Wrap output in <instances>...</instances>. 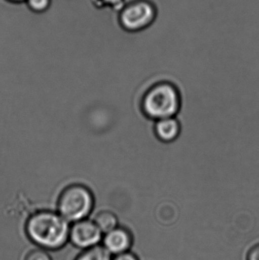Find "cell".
<instances>
[{
    "label": "cell",
    "mask_w": 259,
    "mask_h": 260,
    "mask_svg": "<svg viewBox=\"0 0 259 260\" xmlns=\"http://www.w3.org/2000/svg\"><path fill=\"white\" fill-rule=\"evenodd\" d=\"M69 221L59 213L41 211L32 215L26 223L29 239L44 250H57L69 240Z\"/></svg>",
    "instance_id": "cell-1"
},
{
    "label": "cell",
    "mask_w": 259,
    "mask_h": 260,
    "mask_svg": "<svg viewBox=\"0 0 259 260\" xmlns=\"http://www.w3.org/2000/svg\"><path fill=\"white\" fill-rule=\"evenodd\" d=\"M182 99L176 85L161 81L152 85L143 94L140 108L144 117L152 120L176 117L181 109Z\"/></svg>",
    "instance_id": "cell-2"
},
{
    "label": "cell",
    "mask_w": 259,
    "mask_h": 260,
    "mask_svg": "<svg viewBox=\"0 0 259 260\" xmlns=\"http://www.w3.org/2000/svg\"><path fill=\"white\" fill-rule=\"evenodd\" d=\"M94 197L87 186L73 184L65 188L58 200V212L69 222L85 219L91 213Z\"/></svg>",
    "instance_id": "cell-3"
},
{
    "label": "cell",
    "mask_w": 259,
    "mask_h": 260,
    "mask_svg": "<svg viewBox=\"0 0 259 260\" xmlns=\"http://www.w3.org/2000/svg\"><path fill=\"white\" fill-rule=\"evenodd\" d=\"M158 16L156 6L149 0H134L124 5L120 14V23L126 31L136 33L153 24Z\"/></svg>",
    "instance_id": "cell-4"
},
{
    "label": "cell",
    "mask_w": 259,
    "mask_h": 260,
    "mask_svg": "<svg viewBox=\"0 0 259 260\" xmlns=\"http://www.w3.org/2000/svg\"><path fill=\"white\" fill-rule=\"evenodd\" d=\"M103 237V234L94 221L87 218L73 222L70 227L69 241L82 250L98 245Z\"/></svg>",
    "instance_id": "cell-5"
},
{
    "label": "cell",
    "mask_w": 259,
    "mask_h": 260,
    "mask_svg": "<svg viewBox=\"0 0 259 260\" xmlns=\"http://www.w3.org/2000/svg\"><path fill=\"white\" fill-rule=\"evenodd\" d=\"M102 241L103 247L113 256H117L130 251L133 245V235L129 229L118 226L104 234Z\"/></svg>",
    "instance_id": "cell-6"
},
{
    "label": "cell",
    "mask_w": 259,
    "mask_h": 260,
    "mask_svg": "<svg viewBox=\"0 0 259 260\" xmlns=\"http://www.w3.org/2000/svg\"><path fill=\"white\" fill-rule=\"evenodd\" d=\"M182 131L180 122L176 117L156 120L154 133L160 142L171 143L179 137Z\"/></svg>",
    "instance_id": "cell-7"
},
{
    "label": "cell",
    "mask_w": 259,
    "mask_h": 260,
    "mask_svg": "<svg viewBox=\"0 0 259 260\" xmlns=\"http://www.w3.org/2000/svg\"><path fill=\"white\" fill-rule=\"evenodd\" d=\"M94 222L101 231L102 233H108L119 226V220L114 212L109 211H102L96 215Z\"/></svg>",
    "instance_id": "cell-8"
},
{
    "label": "cell",
    "mask_w": 259,
    "mask_h": 260,
    "mask_svg": "<svg viewBox=\"0 0 259 260\" xmlns=\"http://www.w3.org/2000/svg\"><path fill=\"white\" fill-rule=\"evenodd\" d=\"M75 260H113V255L103 246L98 244L85 249Z\"/></svg>",
    "instance_id": "cell-9"
},
{
    "label": "cell",
    "mask_w": 259,
    "mask_h": 260,
    "mask_svg": "<svg viewBox=\"0 0 259 260\" xmlns=\"http://www.w3.org/2000/svg\"><path fill=\"white\" fill-rule=\"evenodd\" d=\"M24 260H52L50 255L44 249H36L27 253Z\"/></svg>",
    "instance_id": "cell-10"
},
{
    "label": "cell",
    "mask_w": 259,
    "mask_h": 260,
    "mask_svg": "<svg viewBox=\"0 0 259 260\" xmlns=\"http://www.w3.org/2000/svg\"><path fill=\"white\" fill-rule=\"evenodd\" d=\"M246 260H259V243L252 246L248 251Z\"/></svg>",
    "instance_id": "cell-11"
},
{
    "label": "cell",
    "mask_w": 259,
    "mask_h": 260,
    "mask_svg": "<svg viewBox=\"0 0 259 260\" xmlns=\"http://www.w3.org/2000/svg\"><path fill=\"white\" fill-rule=\"evenodd\" d=\"M113 260H139V259L135 253L129 251L127 253L114 256V257H113Z\"/></svg>",
    "instance_id": "cell-12"
},
{
    "label": "cell",
    "mask_w": 259,
    "mask_h": 260,
    "mask_svg": "<svg viewBox=\"0 0 259 260\" xmlns=\"http://www.w3.org/2000/svg\"><path fill=\"white\" fill-rule=\"evenodd\" d=\"M103 1L106 4L118 9H121L125 5V0H103Z\"/></svg>",
    "instance_id": "cell-13"
},
{
    "label": "cell",
    "mask_w": 259,
    "mask_h": 260,
    "mask_svg": "<svg viewBox=\"0 0 259 260\" xmlns=\"http://www.w3.org/2000/svg\"><path fill=\"white\" fill-rule=\"evenodd\" d=\"M48 0H30L32 7L36 9H42L47 6Z\"/></svg>",
    "instance_id": "cell-14"
}]
</instances>
